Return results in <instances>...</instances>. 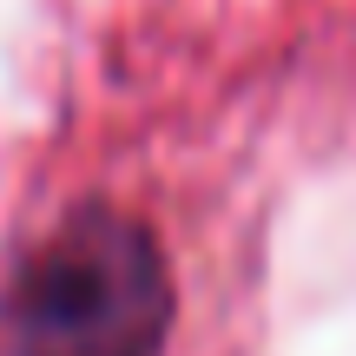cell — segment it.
Masks as SVG:
<instances>
[{
    "mask_svg": "<svg viewBox=\"0 0 356 356\" xmlns=\"http://www.w3.org/2000/svg\"><path fill=\"white\" fill-rule=\"evenodd\" d=\"M165 330V251L119 204H73L47 225L0 297V356H159Z\"/></svg>",
    "mask_w": 356,
    "mask_h": 356,
    "instance_id": "cell-1",
    "label": "cell"
}]
</instances>
